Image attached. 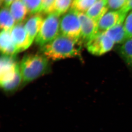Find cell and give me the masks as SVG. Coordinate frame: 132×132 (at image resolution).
Segmentation results:
<instances>
[{"mask_svg":"<svg viewBox=\"0 0 132 132\" xmlns=\"http://www.w3.org/2000/svg\"><path fill=\"white\" fill-rule=\"evenodd\" d=\"M97 0H73L71 8L78 12L85 13Z\"/></svg>","mask_w":132,"mask_h":132,"instance_id":"18","label":"cell"},{"mask_svg":"<svg viewBox=\"0 0 132 132\" xmlns=\"http://www.w3.org/2000/svg\"><path fill=\"white\" fill-rule=\"evenodd\" d=\"M60 15L55 12L47 15L35 39L36 45L41 47L57 37L60 33Z\"/></svg>","mask_w":132,"mask_h":132,"instance_id":"4","label":"cell"},{"mask_svg":"<svg viewBox=\"0 0 132 132\" xmlns=\"http://www.w3.org/2000/svg\"><path fill=\"white\" fill-rule=\"evenodd\" d=\"M15 23L8 7H3L0 13V24L2 30H10L13 29Z\"/></svg>","mask_w":132,"mask_h":132,"instance_id":"15","label":"cell"},{"mask_svg":"<svg viewBox=\"0 0 132 132\" xmlns=\"http://www.w3.org/2000/svg\"><path fill=\"white\" fill-rule=\"evenodd\" d=\"M107 0H97L86 12L89 17L96 22L108 12Z\"/></svg>","mask_w":132,"mask_h":132,"instance_id":"12","label":"cell"},{"mask_svg":"<svg viewBox=\"0 0 132 132\" xmlns=\"http://www.w3.org/2000/svg\"><path fill=\"white\" fill-rule=\"evenodd\" d=\"M22 1L28 9L29 15H34L41 13L43 0H22Z\"/></svg>","mask_w":132,"mask_h":132,"instance_id":"19","label":"cell"},{"mask_svg":"<svg viewBox=\"0 0 132 132\" xmlns=\"http://www.w3.org/2000/svg\"><path fill=\"white\" fill-rule=\"evenodd\" d=\"M127 14L123 8L117 11L108 12L97 23L98 32H105L116 25L123 24Z\"/></svg>","mask_w":132,"mask_h":132,"instance_id":"7","label":"cell"},{"mask_svg":"<svg viewBox=\"0 0 132 132\" xmlns=\"http://www.w3.org/2000/svg\"><path fill=\"white\" fill-rule=\"evenodd\" d=\"M73 0H56L54 5V12L61 15L65 14L71 8Z\"/></svg>","mask_w":132,"mask_h":132,"instance_id":"17","label":"cell"},{"mask_svg":"<svg viewBox=\"0 0 132 132\" xmlns=\"http://www.w3.org/2000/svg\"><path fill=\"white\" fill-rule=\"evenodd\" d=\"M60 33L72 39L80 40L81 25L77 11L71 8L62 15L60 19Z\"/></svg>","mask_w":132,"mask_h":132,"instance_id":"5","label":"cell"},{"mask_svg":"<svg viewBox=\"0 0 132 132\" xmlns=\"http://www.w3.org/2000/svg\"><path fill=\"white\" fill-rule=\"evenodd\" d=\"M10 12L17 24L23 22L28 13L22 0H16L13 2L10 6Z\"/></svg>","mask_w":132,"mask_h":132,"instance_id":"13","label":"cell"},{"mask_svg":"<svg viewBox=\"0 0 132 132\" xmlns=\"http://www.w3.org/2000/svg\"><path fill=\"white\" fill-rule=\"evenodd\" d=\"M127 0H107V5L110 11H117L126 5Z\"/></svg>","mask_w":132,"mask_h":132,"instance_id":"20","label":"cell"},{"mask_svg":"<svg viewBox=\"0 0 132 132\" xmlns=\"http://www.w3.org/2000/svg\"><path fill=\"white\" fill-rule=\"evenodd\" d=\"M0 49L2 54L15 56L18 53L10 30H2L0 35Z\"/></svg>","mask_w":132,"mask_h":132,"instance_id":"11","label":"cell"},{"mask_svg":"<svg viewBox=\"0 0 132 132\" xmlns=\"http://www.w3.org/2000/svg\"><path fill=\"white\" fill-rule=\"evenodd\" d=\"M56 0H43V6L41 13L50 14L54 12V5Z\"/></svg>","mask_w":132,"mask_h":132,"instance_id":"22","label":"cell"},{"mask_svg":"<svg viewBox=\"0 0 132 132\" xmlns=\"http://www.w3.org/2000/svg\"><path fill=\"white\" fill-rule=\"evenodd\" d=\"M82 45L80 40L60 34L52 41L41 47L40 52L49 60L56 61L78 56Z\"/></svg>","mask_w":132,"mask_h":132,"instance_id":"1","label":"cell"},{"mask_svg":"<svg viewBox=\"0 0 132 132\" xmlns=\"http://www.w3.org/2000/svg\"><path fill=\"white\" fill-rule=\"evenodd\" d=\"M123 25L127 38L132 39V11L127 15Z\"/></svg>","mask_w":132,"mask_h":132,"instance_id":"21","label":"cell"},{"mask_svg":"<svg viewBox=\"0 0 132 132\" xmlns=\"http://www.w3.org/2000/svg\"><path fill=\"white\" fill-rule=\"evenodd\" d=\"M3 1H4V0H1V5H2V4Z\"/></svg>","mask_w":132,"mask_h":132,"instance_id":"25","label":"cell"},{"mask_svg":"<svg viewBox=\"0 0 132 132\" xmlns=\"http://www.w3.org/2000/svg\"><path fill=\"white\" fill-rule=\"evenodd\" d=\"M115 44L105 32H98L88 42L86 46L90 54L99 56L111 51Z\"/></svg>","mask_w":132,"mask_h":132,"instance_id":"6","label":"cell"},{"mask_svg":"<svg viewBox=\"0 0 132 132\" xmlns=\"http://www.w3.org/2000/svg\"><path fill=\"white\" fill-rule=\"evenodd\" d=\"M105 32L115 44H122L128 39L123 23L116 25Z\"/></svg>","mask_w":132,"mask_h":132,"instance_id":"14","label":"cell"},{"mask_svg":"<svg viewBox=\"0 0 132 132\" xmlns=\"http://www.w3.org/2000/svg\"><path fill=\"white\" fill-rule=\"evenodd\" d=\"M123 8L128 13L130 10L132 11V0H127L126 5Z\"/></svg>","mask_w":132,"mask_h":132,"instance_id":"23","label":"cell"},{"mask_svg":"<svg viewBox=\"0 0 132 132\" xmlns=\"http://www.w3.org/2000/svg\"><path fill=\"white\" fill-rule=\"evenodd\" d=\"M44 20L43 14L39 13L31 15L25 22V29L32 42L34 41L39 33Z\"/></svg>","mask_w":132,"mask_h":132,"instance_id":"10","label":"cell"},{"mask_svg":"<svg viewBox=\"0 0 132 132\" xmlns=\"http://www.w3.org/2000/svg\"><path fill=\"white\" fill-rule=\"evenodd\" d=\"M78 15L81 25L80 41L82 44L86 45L98 33L97 23L89 17L85 13L78 12Z\"/></svg>","mask_w":132,"mask_h":132,"instance_id":"8","label":"cell"},{"mask_svg":"<svg viewBox=\"0 0 132 132\" xmlns=\"http://www.w3.org/2000/svg\"><path fill=\"white\" fill-rule=\"evenodd\" d=\"M119 54L125 63L132 69V39H127L120 47Z\"/></svg>","mask_w":132,"mask_h":132,"instance_id":"16","label":"cell"},{"mask_svg":"<svg viewBox=\"0 0 132 132\" xmlns=\"http://www.w3.org/2000/svg\"><path fill=\"white\" fill-rule=\"evenodd\" d=\"M16 0H4L3 2L4 6L6 7H8L13 2L15 1Z\"/></svg>","mask_w":132,"mask_h":132,"instance_id":"24","label":"cell"},{"mask_svg":"<svg viewBox=\"0 0 132 132\" xmlns=\"http://www.w3.org/2000/svg\"><path fill=\"white\" fill-rule=\"evenodd\" d=\"M0 85L7 95H13L21 89L22 78L20 65L15 56L1 55V57Z\"/></svg>","mask_w":132,"mask_h":132,"instance_id":"2","label":"cell"},{"mask_svg":"<svg viewBox=\"0 0 132 132\" xmlns=\"http://www.w3.org/2000/svg\"><path fill=\"white\" fill-rule=\"evenodd\" d=\"M11 32L18 53L26 50L32 43L23 22L17 23L15 25Z\"/></svg>","mask_w":132,"mask_h":132,"instance_id":"9","label":"cell"},{"mask_svg":"<svg viewBox=\"0 0 132 132\" xmlns=\"http://www.w3.org/2000/svg\"><path fill=\"white\" fill-rule=\"evenodd\" d=\"M22 78L21 88L50 71L49 60L42 54H27L20 65Z\"/></svg>","mask_w":132,"mask_h":132,"instance_id":"3","label":"cell"}]
</instances>
